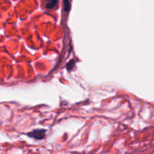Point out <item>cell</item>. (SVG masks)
I'll use <instances>...</instances> for the list:
<instances>
[{
    "mask_svg": "<svg viewBox=\"0 0 154 154\" xmlns=\"http://www.w3.org/2000/svg\"><path fill=\"white\" fill-rule=\"evenodd\" d=\"M46 135V130L45 129H35L32 132L27 133V135L30 138H35L36 140H42L45 138Z\"/></svg>",
    "mask_w": 154,
    "mask_h": 154,
    "instance_id": "cell-1",
    "label": "cell"
},
{
    "mask_svg": "<svg viewBox=\"0 0 154 154\" xmlns=\"http://www.w3.org/2000/svg\"><path fill=\"white\" fill-rule=\"evenodd\" d=\"M47 9H53L58 4V0H44Z\"/></svg>",
    "mask_w": 154,
    "mask_h": 154,
    "instance_id": "cell-2",
    "label": "cell"
},
{
    "mask_svg": "<svg viewBox=\"0 0 154 154\" xmlns=\"http://www.w3.org/2000/svg\"><path fill=\"white\" fill-rule=\"evenodd\" d=\"M63 4H64V10L65 11H69L70 10V2L69 0H63Z\"/></svg>",
    "mask_w": 154,
    "mask_h": 154,
    "instance_id": "cell-3",
    "label": "cell"
},
{
    "mask_svg": "<svg viewBox=\"0 0 154 154\" xmlns=\"http://www.w3.org/2000/svg\"><path fill=\"white\" fill-rule=\"evenodd\" d=\"M74 66H75V60H72V61H70L69 63H68L67 69L71 70V69H72V68L74 67Z\"/></svg>",
    "mask_w": 154,
    "mask_h": 154,
    "instance_id": "cell-4",
    "label": "cell"
}]
</instances>
